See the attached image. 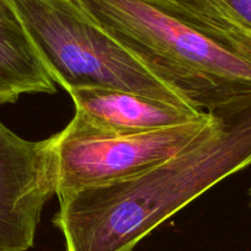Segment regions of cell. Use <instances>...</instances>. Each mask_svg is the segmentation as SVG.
<instances>
[{
  "instance_id": "6da1fadb",
  "label": "cell",
  "mask_w": 251,
  "mask_h": 251,
  "mask_svg": "<svg viewBox=\"0 0 251 251\" xmlns=\"http://www.w3.org/2000/svg\"><path fill=\"white\" fill-rule=\"evenodd\" d=\"M251 165V95L212 111L186 148L151 170L59 201L53 224L66 251H134L164 222Z\"/></svg>"
},
{
  "instance_id": "7a4b0ae2",
  "label": "cell",
  "mask_w": 251,
  "mask_h": 251,
  "mask_svg": "<svg viewBox=\"0 0 251 251\" xmlns=\"http://www.w3.org/2000/svg\"><path fill=\"white\" fill-rule=\"evenodd\" d=\"M192 107L209 113L251 95V60L177 0H76Z\"/></svg>"
},
{
  "instance_id": "3957f363",
  "label": "cell",
  "mask_w": 251,
  "mask_h": 251,
  "mask_svg": "<svg viewBox=\"0 0 251 251\" xmlns=\"http://www.w3.org/2000/svg\"><path fill=\"white\" fill-rule=\"evenodd\" d=\"M10 1L50 78L64 90L111 88L192 107L108 35L76 0Z\"/></svg>"
},
{
  "instance_id": "277c9868",
  "label": "cell",
  "mask_w": 251,
  "mask_h": 251,
  "mask_svg": "<svg viewBox=\"0 0 251 251\" xmlns=\"http://www.w3.org/2000/svg\"><path fill=\"white\" fill-rule=\"evenodd\" d=\"M211 120L209 112L185 125L134 134L74 132L66 127L55 134L58 200L151 170L195 141Z\"/></svg>"
},
{
  "instance_id": "5b68a950",
  "label": "cell",
  "mask_w": 251,
  "mask_h": 251,
  "mask_svg": "<svg viewBox=\"0 0 251 251\" xmlns=\"http://www.w3.org/2000/svg\"><path fill=\"white\" fill-rule=\"evenodd\" d=\"M55 190V134L26 141L0 122V251L32 248L42 209Z\"/></svg>"
},
{
  "instance_id": "8992f818",
  "label": "cell",
  "mask_w": 251,
  "mask_h": 251,
  "mask_svg": "<svg viewBox=\"0 0 251 251\" xmlns=\"http://www.w3.org/2000/svg\"><path fill=\"white\" fill-rule=\"evenodd\" d=\"M75 115L67 128L74 132L134 134L200 120L206 113L129 91L79 88L68 91Z\"/></svg>"
},
{
  "instance_id": "52a82bcc",
  "label": "cell",
  "mask_w": 251,
  "mask_h": 251,
  "mask_svg": "<svg viewBox=\"0 0 251 251\" xmlns=\"http://www.w3.org/2000/svg\"><path fill=\"white\" fill-rule=\"evenodd\" d=\"M53 81L10 0H0V105L23 94H54Z\"/></svg>"
},
{
  "instance_id": "ba28073f",
  "label": "cell",
  "mask_w": 251,
  "mask_h": 251,
  "mask_svg": "<svg viewBox=\"0 0 251 251\" xmlns=\"http://www.w3.org/2000/svg\"><path fill=\"white\" fill-rule=\"evenodd\" d=\"M226 45L251 60V0H177Z\"/></svg>"
},
{
  "instance_id": "9c48e42d",
  "label": "cell",
  "mask_w": 251,
  "mask_h": 251,
  "mask_svg": "<svg viewBox=\"0 0 251 251\" xmlns=\"http://www.w3.org/2000/svg\"><path fill=\"white\" fill-rule=\"evenodd\" d=\"M248 195H249V200H250V206H251V187L249 188V191H248Z\"/></svg>"
}]
</instances>
